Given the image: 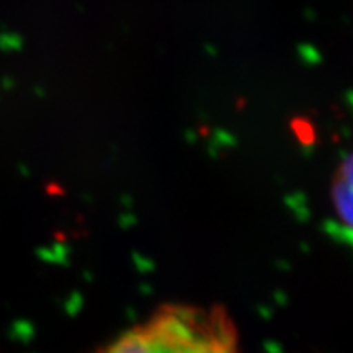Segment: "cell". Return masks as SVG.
<instances>
[{
	"label": "cell",
	"instance_id": "1",
	"mask_svg": "<svg viewBox=\"0 0 353 353\" xmlns=\"http://www.w3.org/2000/svg\"><path fill=\"white\" fill-rule=\"evenodd\" d=\"M92 353H242V345L224 305L169 301Z\"/></svg>",
	"mask_w": 353,
	"mask_h": 353
},
{
	"label": "cell",
	"instance_id": "2",
	"mask_svg": "<svg viewBox=\"0 0 353 353\" xmlns=\"http://www.w3.org/2000/svg\"><path fill=\"white\" fill-rule=\"evenodd\" d=\"M336 203L341 215L353 224V160L343 169L336 187Z\"/></svg>",
	"mask_w": 353,
	"mask_h": 353
}]
</instances>
